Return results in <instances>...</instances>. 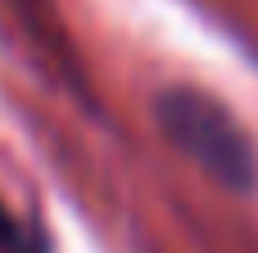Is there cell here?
Listing matches in <instances>:
<instances>
[{"instance_id":"6da1fadb","label":"cell","mask_w":258,"mask_h":253,"mask_svg":"<svg viewBox=\"0 0 258 253\" xmlns=\"http://www.w3.org/2000/svg\"><path fill=\"white\" fill-rule=\"evenodd\" d=\"M154 118H159L163 136L186 158H195L213 181H222L231 190H254L258 186V149L249 140V131L209 91L168 86L154 100Z\"/></svg>"},{"instance_id":"7a4b0ae2","label":"cell","mask_w":258,"mask_h":253,"mask_svg":"<svg viewBox=\"0 0 258 253\" xmlns=\"http://www.w3.org/2000/svg\"><path fill=\"white\" fill-rule=\"evenodd\" d=\"M0 253H36L27 244V235H23V226L14 222V213L0 204Z\"/></svg>"}]
</instances>
